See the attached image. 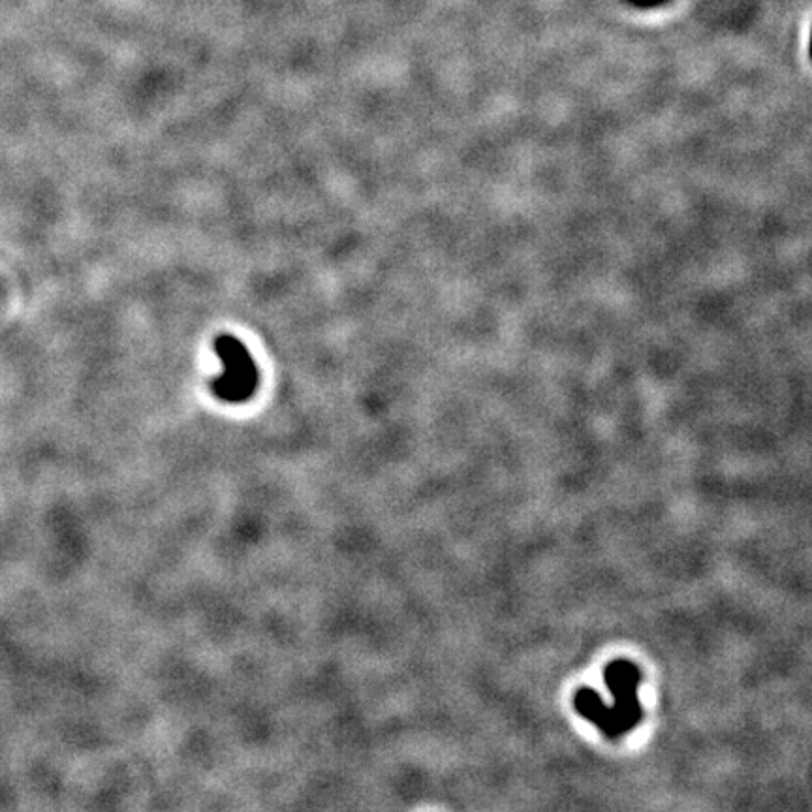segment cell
<instances>
[{
  "label": "cell",
  "instance_id": "1",
  "mask_svg": "<svg viewBox=\"0 0 812 812\" xmlns=\"http://www.w3.org/2000/svg\"><path fill=\"white\" fill-rule=\"evenodd\" d=\"M215 350L224 370L213 380V394L228 402L246 401L258 387V369L249 350L229 335L217 339Z\"/></svg>",
  "mask_w": 812,
  "mask_h": 812
},
{
  "label": "cell",
  "instance_id": "2",
  "mask_svg": "<svg viewBox=\"0 0 812 812\" xmlns=\"http://www.w3.org/2000/svg\"><path fill=\"white\" fill-rule=\"evenodd\" d=\"M640 681V669L628 660L613 662L606 667V684L615 696V711L602 730L608 737H617L628 732L642 718V708L638 698H635Z\"/></svg>",
  "mask_w": 812,
  "mask_h": 812
},
{
  "label": "cell",
  "instance_id": "3",
  "mask_svg": "<svg viewBox=\"0 0 812 812\" xmlns=\"http://www.w3.org/2000/svg\"><path fill=\"white\" fill-rule=\"evenodd\" d=\"M628 3L638 8H655L667 3V0H628Z\"/></svg>",
  "mask_w": 812,
  "mask_h": 812
},
{
  "label": "cell",
  "instance_id": "4",
  "mask_svg": "<svg viewBox=\"0 0 812 812\" xmlns=\"http://www.w3.org/2000/svg\"><path fill=\"white\" fill-rule=\"evenodd\" d=\"M810 59H812V32H810Z\"/></svg>",
  "mask_w": 812,
  "mask_h": 812
}]
</instances>
